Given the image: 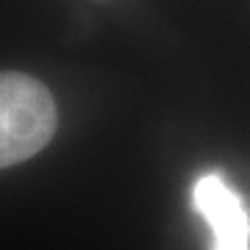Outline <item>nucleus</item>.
<instances>
[{
	"label": "nucleus",
	"instance_id": "nucleus-1",
	"mask_svg": "<svg viewBox=\"0 0 250 250\" xmlns=\"http://www.w3.org/2000/svg\"><path fill=\"white\" fill-rule=\"evenodd\" d=\"M59 111L42 81L0 72V170L42 150L56 134Z\"/></svg>",
	"mask_w": 250,
	"mask_h": 250
},
{
	"label": "nucleus",
	"instance_id": "nucleus-2",
	"mask_svg": "<svg viewBox=\"0 0 250 250\" xmlns=\"http://www.w3.org/2000/svg\"><path fill=\"white\" fill-rule=\"evenodd\" d=\"M192 200L211 228V250H250V211L220 172L197 181Z\"/></svg>",
	"mask_w": 250,
	"mask_h": 250
}]
</instances>
